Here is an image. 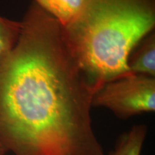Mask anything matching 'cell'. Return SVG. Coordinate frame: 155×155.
Masks as SVG:
<instances>
[{
  "label": "cell",
  "instance_id": "cell-1",
  "mask_svg": "<svg viewBox=\"0 0 155 155\" xmlns=\"http://www.w3.org/2000/svg\"><path fill=\"white\" fill-rule=\"evenodd\" d=\"M15 48L0 59V147L14 155H106L91 116L101 88L63 26L35 2Z\"/></svg>",
  "mask_w": 155,
  "mask_h": 155
},
{
  "label": "cell",
  "instance_id": "cell-2",
  "mask_svg": "<svg viewBox=\"0 0 155 155\" xmlns=\"http://www.w3.org/2000/svg\"><path fill=\"white\" fill-rule=\"evenodd\" d=\"M154 26L155 0H86L79 17L63 28L75 56L101 88L131 74L129 56Z\"/></svg>",
  "mask_w": 155,
  "mask_h": 155
},
{
  "label": "cell",
  "instance_id": "cell-3",
  "mask_svg": "<svg viewBox=\"0 0 155 155\" xmlns=\"http://www.w3.org/2000/svg\"><path fill=\"white\" fill-rule=\"evenodd\" d=\"M92 107H103L128 119L155 110V77L129 74L105 83L94 95Z\"/></svg>",
  "mask_w": 155,
  "mask_h": 155
},
{
  "label": "cell",
  "instance_id": "cell-4",
  "mask_svg": "<svg viewBox=\"0 0 155 155\" xmlns=\"http://www.w3.org/2000/svg\"><path fill=\"white\" fill-rule=\"evenodd\" d=\"M127 65L131 74L155 77L154 30L147 35L136 45L129 56Z\"/></svg>",
  "mask_w": 155,
  "mask_h": 155
},
{
  "label": "cell",
  "instance_id": "cell-5",
  "mask_svg": "<svg viewBox=\"0 0 155 155\" xmlns=\"http://www.w3.org/2000/svg\"><path fill=\"white\" fill-rule=\"evenodd\" d=\"M34 2L65 27L79 17L86 0H34Z\"/></svg>",
  "mask_w": 155,
  "mask_h": 155
},
{
  "label": "cell",
  "instance_id": "cell-6",
  "mask_svg": "<svg viewBox=\"0 0 155 155\" xmlns=\"http://www.w3.org/2000/svg\"><path fill=\"white\" fill-rule=\"evenodd\" d=\"M147 134L146 124L134 125L120 136L114 150L106 155H141Z\"/></svg>",
  "mask_w": 155,
  "mask_h": 155
},
{
  "label": "cell",
  "instance_id": "cell-7",
  "mask_svg": "<svg viewBox=\"0 0 155 155\" xmlns=\"http://www.w3.org/2000/svg\"><path fill=\"white\" fill-rule=\"evenodd\" d=\"M22 27V21L12 20L0 15V59L16 45Z\"/></svg>",
  "mask_w": 155,
  "mask_h": 155
},
{
  "label": "cell",
  "instance_id": "cell-8",
  "mask_svg": "<svg viewBox=\"0 0 155 155\" xmlns=\"http://www.w3.org/2000/svg\"><path fill=\"white\" fill-rule=\"evenodd\" d=\"M6 153L5 152V151H4L0 147V155H5Z\"/></svg>",
  "mask_w": 155,
  "mask_h": 155
}]
</instances>
